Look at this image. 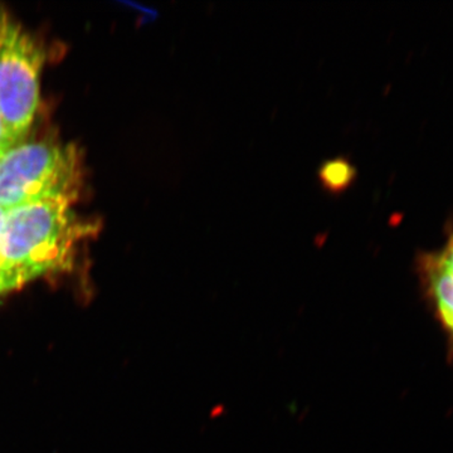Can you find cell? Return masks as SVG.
Returning a JSON list of instances; mask_svg holds the SVG:
<instances>
[{"label": "cell", "instance_id": "cell-3", "mask_svg": "<svg viewBox=\"0 0 453 453\" xmlns=\"http://www.w3.org/2000/svg\"><path fill=\"white\" fill-rule=\"evenodd\" d=\"M43 59L40 42L0 9V115L14 146L35 121Z\"/></svg>", "mask_w": 453, "mask_h": 453}, {"label": "cell", "instance_id": "cell-2", "mask_svg": "<svg viewBox=\"0 0 453 453\" xmlns=\"http://www.w3.org/2000/svg\"><path fill=\"white\" fill-rule=\"evenodd\" d=\"M81 157L73 145L20 142L0 162V208L5 211L43 199L79 198Z\"/></svg>", "mask_w": 453, "mask_h": 453}, {"label": "cell", "instance_id": "cell-5", "mask_svg": "<svg viewBox=\"0 0 453 453\" xmlns=\"http://www.w3.org/2000/svg\"><path fill=\"white\" fill-rule=\"evenodd\" d=\"M357 178V166L342 155L324 160L318 169L319 183L327 195H342L354 186Z\"/></svg>", "mask_w": 453, "mask_h": 453}, {"label": "cell", "instance_id": "cell-8", "mask_svg": "<svg viewBox=\"0 0 453 453\" xmlns=\"http://www.w3.org/2000/svg\"><path fill=\"white\" fill-rule=\"evenodd\" d=\"M4 157V155H0V162H2V157Z\"/></svg>", "mask_w": 453, "mask_h": 453}, {"label": "cell", "instance_id": "cell-6", "mask_svg": "<svg viewBox=\"0 0 453 453\" xmlns=\"http://www.w3.org/2000/svg\"><path fill=\"white\" fill-rule=\"evenodd\" d=\"M14 148L12 144L11 139H9L7 130H5L4 124H3L2 115H0V155H5Z\"/></svg>", "mask_w": 453, "mask_h": 453}, {"label": "cell", "instance_id": "cell-4", "mask_svg": "<svg viewBox=\"0 0 453 453\" xmlns=\"http://www.w3.org/2000/svg\"><path fill=\"white\" fill-rule=\"evenodd\" d=\"M417 270L426 299L453 345V232L442 249L421 255Z\"/></svg>", "mask_w": 453, "mask_h": 453}, {"label": "cell", "instance_id": "cell-1", "mask_svg": "<svg viewBox=\"0 0 453 453\" xmlns=\"http://www.w3.org/2000/svg\"><path fill=\"white\" fill-rule=\"evenodd\" d=\"M73 203L57 196L7 211L0 232V294L70 264L88 231L74 214Z\"/></svg>", "mask_w": 453, "mask_h": 453}, {"label": "cell", "instance_id": "cell-7", "mask_svg": "<svg viewBox=\"0 0 453 453\" xmlns=\"http://www.w3.org/2000/svg\"><path fill=\"white\" fill-rule=\"evenodd\" d=\"M5 214H7V211L0 208V232H2L3 225H4Z\"/></svg>", "mask_w": 453, "mask_h": 453}]
</instances>
